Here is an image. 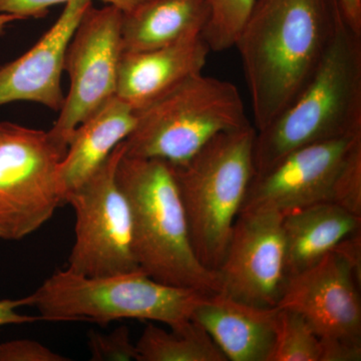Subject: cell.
<instances>
[{
  "instance_id": "cell-1",
  "label": "cell",
  "mask_w": 361,
  "mask_h": 361,
  "mask_svg": "<svg viewBox=\"0 0 361 361\" xmlns=\"http://www.w3.org/2000/svg\"><path fill=\"white\" fill-rule=\"evenodd\" d=\"M341 11L337 0H255L234 47L241 58L257 132L310 82Z\"/></svg>"
},
{
  "instance_id": "cell-2",
  "label": "cell",
  "mask_w": 361,
  "mask_h": 361,
  "mask_svg": "<svg viewBox=\"0 0 361 361\" xmlns=\"http://www.w3.org/2000/svg\"><path fill=\"white\" fill-rule=\"evenodd\" d=\"M361 133V33L341 11L329 47L298 97L265 129L256 130L255 174L291 152Z\"/></svg>"
},
{
  "instance_id": "cell-3",
  "label": "cell",
  "mask_w": 361,
  "mask_h": 361,
  "mask_svg": "<svg viewBox=\"0 0 361 361\" xmlns=\"http://www.w3.org/2000/svg\"><path fill=\"white\" fill-rule=\"evenodd\" d=\"M116 180L129 202L140 268L163 284L206 295L219 293L217 273L202 264L195 254L170 165L123 154Z\"/></svg>"
},
{
  "instance_id": "cell-4",
  "label": "cell",
  "mask_w": 361,
  "mask_h": 361,
  "mask_svg": "<svg viewBox=\"0 0 361 361\" xmlns=\"http://www.w3.org/2000/svg\"><path fill=\"white\" fill-rule=\"evenodd\" d=\"M251 123L214 137L191 159L170 165L199 261L216 271L255 170Z\"/></svg>"
},
{
  "instance_id": "cell-5",
  "label": "cell",
  "mask_w": 361,
  "mask_h": 361,
  "mask_svg": "<svg viewBox=\"0 0 361 361\" xmlns=\"http://www.w3.org/2000/svg\"><path fill=\"white\" fill-rule=\"evenodd\" d=\"M206 294L156 281L142 270L89 277L56 271L27 298L40 320H87L102 326L123 319L148 320L180 329Z\"/></svg>"
},
{
  "instance_id": "cell-6",
  "label": "cell",
  "mask_w": 361,
  "mask_h": 361,
  "mask_svg": "<svg viewBox=\"0 0 361 361\" xmlns=\"http://www.w3.org/2000/svg\"><path fill=\"white\" fill-rule=\"evenodd\" d=\"M137 111L126 155L178 165L216 135L251 123L238 89L203 73L191 75Z\"/></svg>"
},
{
  "instance_id": "cell-7",
  "label": "cell",
  "mask_w": 361,
  "mask_h": 361,
  "mask_svg": "<svg viewBox=\"0 0 361 361\" xmlns=\"http://www.w3.org/2000/svg\"><path fill=\"white\" fill-rule=\"evenodd\" d=\"M66 152L49 132L0 122V240L30 236L65 205L59 167Z\"/></svg>"
},
{
  "instance_id": "cell-8",
  "label": "cell",
  "mask_w": 361,
  "mask_h": 361,
  "mask_svg": "<svg viewBox=\"0 0 361 361\" xmlns=\"http://www.w3.org/2000/svg\"><path fill=\"white\" fill-rule=\"evenodd\" d=\"M125 153L122 142L90 179L66 195L65 204L75 214L71 272L99 277L142 270L135 255L129 202L116 180Z\"/></svg>"
},
{
  "instance_id": "cell-9",
  "label": "cell",
  "mask_w": 361,
  "mask_h": 361,
  "mask_svg": "<svg viewBox=\"0 0 361 361\" xmlns=\"http://www.w3.org/2000/svg\"><path fill=\"white\" fill-rule=\"evenodd\" d=\"M122 18L118 7L108 4L96 8L90 4L66 47L63 70L70 75V92L49 130L65 151L78 126L116 97L123 54Z\"/></svg>"
},
{
  "instance_id": "cell-10",
  "label": "cell",
  "mask_w": 361,
  "mask_h": 361,
  "mask_svg": "<svg viewBox=\"0 0 361 361\" xmlns=\"http://www.w3.org/2000/svg\"><path fill=\"white\" fill-rule=\"evenodd\" d=\"M216 273L219 293L259 307H277L288 280L282 214L239 213Z\"/></svg>"
},
{
  "instance_id": "cell-11",
  "label": "cell",
  "mask_w": 361,
  "mask_h": 361,
  "mask_svg": "<svg viewBox=\"0 0 361 361\" xmlns=\"http://www.w3.org/2000/svg\"><path fill=\"white\" fill-rule=\"evenodd\" d=\"M360 134L318 142L291 152L274 166L254 174L241 212L283 215L302 207L330 202L334 183Z\"/></svg>"
},
{
  "instance_id": "cell-12",
  "label": "cell",
  "mask_w": 361,
  "mask_h": 361,
  "mask_svg": "<svg viewBox=\"0 0 361 361\" xmlns=\"http://www.w3.org/2000/svg\"><path fill=\"white\" fill-rule=\"evenodd\" d=\"M360 287L355 271L334 250L288 278L277 307L299 313L322 339L361 343Z\"/></svg>"
},
{
  "instance_id": "cell-13",
  "label": "cell",
  "mask_w": 361,
  "mask_h": 361,
  "mask_svg": "<svg viewBox=\"0 0 361 361\" xmlns=\"http://www.w3.org/2000/svg\"><path fill=\"white\" fill-rule=\"evenodd\" d=\"M92 0L66 4L54 25L30 51L0 68V106L32 102L61 111L65 103L61 75L66 47Z\"/></svg>"
},
{
  "instance_id": "cell-14",
  "label": "cell",
  "mask_w": 361,
  "mask_h": 361,
  "mask_svg": "<svg viewBox=\"0 0 361 361\" xmlns=\"http://www.w3.org/2000/svg\"><path fill=\"white\" fill-rule=\"evenodd\" d=\"M210 51L202 35L151 51H123L116 97L139 110L187 78L203 73Z\"/></svg>"
},
{
  "instance_id": "cell-15",
  "label": "cell",
  "mask_w": 361,
  "mask_h": 361,
  "mask_svg": "<svg viewBox=\"0 0 361 361\" xmlns=\"http://www.w3.org/2000/svg\"><path fill=\"white\" fill-rule=\"evenodd\" d=\"M277 312V307H259L216 293L202 299L192 320L206 330L227 360L269 361Z\"/></svg>"
},
{
  "instance_id": "cell-16",
  "label": "cell",
  "mask_w": 361,
  "mask_h": 361,
  "mask_svg": "<svg viewBox=\"0 0 361 361\" xmlns=\"http://www.w3.org/2000/svg\"><path fill=\"white\" fill-rule=\"evenodd\" d=\"M135 123V109L115 97L78 126L59 167L63 201L66 194L80 187L104 165L116 147L129 137Z\"/></svg>"
},
{
  "instance_id": "cell-17",
  "label": "cell",
  "mask_w": 361,
  "mask_h": 361,
  "mask_svg": "<svg viewBox=\"0 0 361 361\" xmlns=\"http://www.w3.org/2000/svg\"><path fill=\"white\" fill-rule=\"evenodd\" d=\"M361 217L332 202H320L282 215L287 276L322 260L336 246L360 231Z\"/></svg>"
},
{
  "instance_id": "cell-18",
  "label": "cell",
  "mask_w": 361,
  "mask_h": 361,
  "mask_svg": "<svg viewBox=\"0 0 361 361\" xmlns=\"http://www.w3.org/2000/svg\"><path fill=\"white\" fill-rule=\"evenodd\" d=\"M208 18L207 0H147L123 13V52L151 51L201 35Z\"/></svg>"
},
{
  "instance_id": "cell-19",
  "label": "cell",
  "mask_w": 361,
  "mask_h": 361,
  "mask_svg": "<svg viewBox=\"0 0 361 361\" xmlns=\"http://www.w3.org/2000/svg\"><path fill=\"white\" fill-rule=\"evenodd\" d=\"M139 361H228L198 323L166 330L149 323L135 343Z\"/></svg>"
},
{
  "instance_id": "cell-20",
  "label": "cell",
  "mask_w": 361,
  "mask_h": 361,
  "mask_svg": "<svg viewBox=\"0 0 361 361\" xmlns=\"http://www.w3.org/2000/svg\"><path fill=\"white\" fill-rule=\"evenodd\" d=\"M320 356L322 341L308 322L295 311L278 308L276 336L269 361H320Z\"/></svg>"
},
{
  "instance_id": "cell-21",
  "label": "cell",
  "mask_w": 361,
  "mask_h": 361,
  "mask_svg": "<svg viewBox=\"0 0 361 361\" xmlns=\"http://www.w3.org/2000/svg\"><path fill=\"white\" fill-rule=\"evenodd\" d=\"M209 18L202 37L211 51L234 47L255 0H207Z\"/></svg>"
},
{
  "instance_id": "cell-22",
  "label": "cell",
  "mask_w": 361,
  "mask_h": 361,
  "mask_svg": "<svg viewBox=\"0 0 361 361\" xmlns=\"http://www.w3.org/2000/svg\"><path fill=\"white\" fill-rule=\"evenodd\" d=\"M330 202L361 217V139L355 142L342 165Z\"/></svg>"
},
{
  "instance_id": "cell-23",
  "label": "cell",
  "mask_w": 361,
  "mask_h": 361,
  "mask_svg": "<svg viewBox=\"0 0 361 361\" xmlns=\"http://www.w3.org/2000/svg\"><path fill=\"white\" fill-rule=\"evenodd\" d=\"M87 344L92 361H139L137 346L127 326L118 327L109 334L90 330Z\"/></svg>"
},
{
  "instance_id": "cell-24",
  "label": "cell",
  "mask_w": 361,
  "mask_h": 361,
  "mask_svg": "<svg viewBox=\"0 0 361 361\" xmlns=\"http://www.w3.org/2000/svg\"><path fill=\"white\" fill-rule=\"evenodd\" d=\"M75 0H0V14H11L20 20L44 18L51 7ZM128 13L147 0H102Z\"/></svg>"
},
{
  "instance_id": "cell-25",
  "label": "cell",
  "mask_w": 361,
  "mask_h": 361,
  "mask_svg": "<svg viewBox=\"0 0 361 361\" xmlns=\"http://www.w3.org/2000/svg\"><path fill=\"white\" fill-rule=\"evenodd\" d=\"M44 344L30 339L0 343V361H68Z\"/></svg>"
},
{
  "instance_id": "cell-26",
  "label": "cell",
  "mask_w": 361,
  "mask_h": 361,
  "mask_svg": "<svg viewBox=\"0 0 361 361\" xmlns=\"http://www.w3.org/2000/svg\"><path fill=\"white\" fill-rule=\"evenodd\" d=\"M320 361H360L361 343L342 339H322Z\"/></svg>"
},
{
  "instance_id": "cell-27",
  "label": "cell",
  "mask_w": 361,
  "mask_h": 361,
  "mask_svg": "<svg viewBox=\"0 0 361 361\" xmlns=\"http://www.w3.org/2000/svg\"><path fill=\"white\" fill-rule=\"evenodd\" d=\"M28 306L27 298L4 299L0 300V327L11 324H25L40 320L39 316L25 315L16 310L21 306Z\"/></svg>"
},
{
  "instance_id": "cell-28",
  "label": "cell",
  "mask_w": 361,
  "mask_h": 361,
  "mask_svg": "<svg viewBox=\"0 0 361 361\" xmlns=\"http://www.w3.org/2000/svg\"><path fill=\"white\" fill-rule=\"evenodd\" d=\"M341 256L353 270L355 271L356 277L361 281V233H353L348 238L341 241L334 249Z\"/></svg>"
},
{
  "instance_id": "cell-29",
  "label": "cell",
  "mask_w": 361,
  "mask_h": 361,
  "mask_svg": "<svg viewBox=\"0 0 361 361\" xmlns=\"http://www.w3.org/2000/svg\"><path fill=\"white\" fill-rule=\"evenodd\" d=\"M344 20L348 25L361 33V0H337Z\"/></svg>"
},
{
  "instance_id": "cell-30",
  "label": "cell",
  "mask_w": 361,
  "mask_h": 361,
  "mask_svg": "<svg viewBox=\"0 0 361 361\" xmlns=\"http://www.w3.org/2000/svg\"><path fill=\"white\" fill-rule=\"evenodd\" d=\"M20 20V18L16 16H11V14H0V35L6 32L7 26L11 25V23Z\"/></svg>"
}]
</instances>
